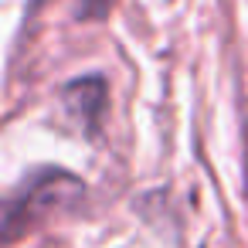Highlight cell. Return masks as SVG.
<instances>
[{"label": "cell", "mask_w": 248, "mask_h": 248, "mask_svg": "<svg viewBox=\"0 0 248 248\" xmlns=\"http://www.w3.org/2000/svg\"><path fill=\"white\" fill-rule=\"evenodd\" d=\"M102 102H106V82L102 78H82V82H72L65 89V106L72 116H78L89 129H95L99 123V112H102Z\"/></svg>", "instance_id": "cell-2"}, {"label": "cell", "mask_w": 248, "mask_h": 248, "mask_svg": "<svg viewBox=\"0 0 248 248\" xmlns=\"http://www.w3.org/2000/svg\"><path fill=\"white\" fill-rule=\"evenodd\" d=\"M78 180L62 173V170H45L31 180H24L21 194L11 201L7 207V238H17L21 228H31L41 214L55 211L58 204H65L72 194H78Z\"/></svg>", "instance_id": "cell-1"}, {"label": "cell", "mask_w": 248, "mask_h": 248, "mask_svg": "<svg viewBox=\"0 0 248 248\" xmlns=\"http://www.w3.org/2000/svg\"><path fill=\"white\" fill-rule=\"evenodd\" d=\"M109 4H112V0H89L85 17H99V14H106V11H109Z\"/></svg>", "instance_id": "cell-3"}]
</instances>
